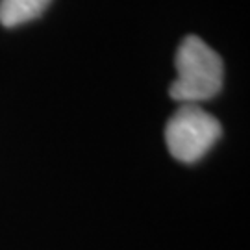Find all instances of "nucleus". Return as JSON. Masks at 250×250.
<instances>
[{
    "mask_svg": "<svg viewBox=\"0 0 250 250\" xmlns=\"http://www.w3.org/2000/svg\"><path fill=\"white\" fill-rule=\"evenodd\" d=\"M221 123L198 104H182L165 126V143L178 161H198L221 137Z\"/></svg>",
    "mask_w": 250,
    "mask_h": 250,
    "instance_id": "f03ea898",
    "label": "nucleus"
},
{
    "mask_svg": "<svg viewBox=\"0 0 250 250\" xmlns=\"http://www.w3.org/2000/svg\"><path fill=\"white\" fill-rule=\"evenodd\" d=\"M52 0H0V24L6 28L21 26L41 17Z\"/></svg>",
    "mask_w": 250,
    "mask_h": 250,
    "instance_id": "7ed1b4c3",
    "label": "nucleus"
},
{
    "mask_svg": "<svg viewBox=\"0 0 250 250\" xmlns=\"http://www.w3.org/2000/svg\"><path fill=\"white\" fill-rule=\"evenodd\" d=\"M176 80L170 97L182 104L213 99L223 87L224 65L221 56L197 36H188L176 50Z\"/></svg>",
    "mask_w": 250,
    "mask_h": 250,
    "instance_id": "f257e3e1",
    "label": "nucleus"
}]
</instances>
